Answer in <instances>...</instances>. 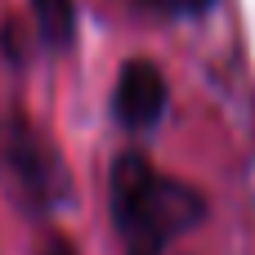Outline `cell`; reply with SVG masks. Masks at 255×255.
I'll return each instance as SVG.
<instances>
[{
  "mask_svg": "<svg viewBox=\"0 0 255 255\" xmlns=\"http://www.w3.org/2000/svg\"><path fill=\"white\" fill-rule=\"evenodd\" d=\"M202 197L188 184L166 179L139 152L121 157L112 170V215L130 242V255H157L184 229L202 220Z\"/></svg>",
  "mask_w": 255,
  "mask_h": 255,
  "instance_id": "cell-1",
  "label": "cell"
},
{
  "mask_svg": "<svg viewBox=\"0 0 255 255\" xmlns=\"http://www.w3.org/2000/svg\"><path fill=\"white\" fill-rule=\"evenodd\" d=\"M161 108H166V81H161V72L152 63H143V58L126 63L121 81H117V117H121V126L148 130V126H157Z\"/></svg>",
  "mask_w": 255,
  "mask_h": 255,
  "instance_id": "cell-2",
  "label": "cell"
},
{
  "mask_svg": "<svg viewBox=\"0 0 255 255\" xmlns=\"http://www.w3.org/2000/svg\"><path fill=\"white\" fill-rule=\"evenodd\" d=\"M36 9V27L49 45H67L72 40V22H76V9L72 0H31Z\"/></svg>",
  "mask_w": 255,
  "mask_h": 255,
  "instance_id": "cell-3",
  "label": "cell"
},
{
  "mask_svg": "<svg viewBox=\"0 0 255 255\" xmlns=\"http://www.w3.org/2000/svg\"><path fill=\"white\" fill-rule=\"evenodd\" d=\"M148 4H157V9H166V13H202V9H211L215 0H148Z\"/></svg>",
  "mask_w": 255,
  "mask_h": 255,
  "instance_id": "cell-4",
  "label": "cell"
},
{
  "mask_svg": "<svg viewBox=\"0 0 255 255\" xmlns=\"http://www.w3.org/2000/svg\"><path fill=\"white\" fill-rule=\"evenodd\" d=\"M45 255H76V251H72L67 242H49V251H45Z\"/></svg>",
  "mask_w": 255,
  "mask_h": 255,
  "instance_id": "cell-5",
  "label": "cell"
}]
</instances>
